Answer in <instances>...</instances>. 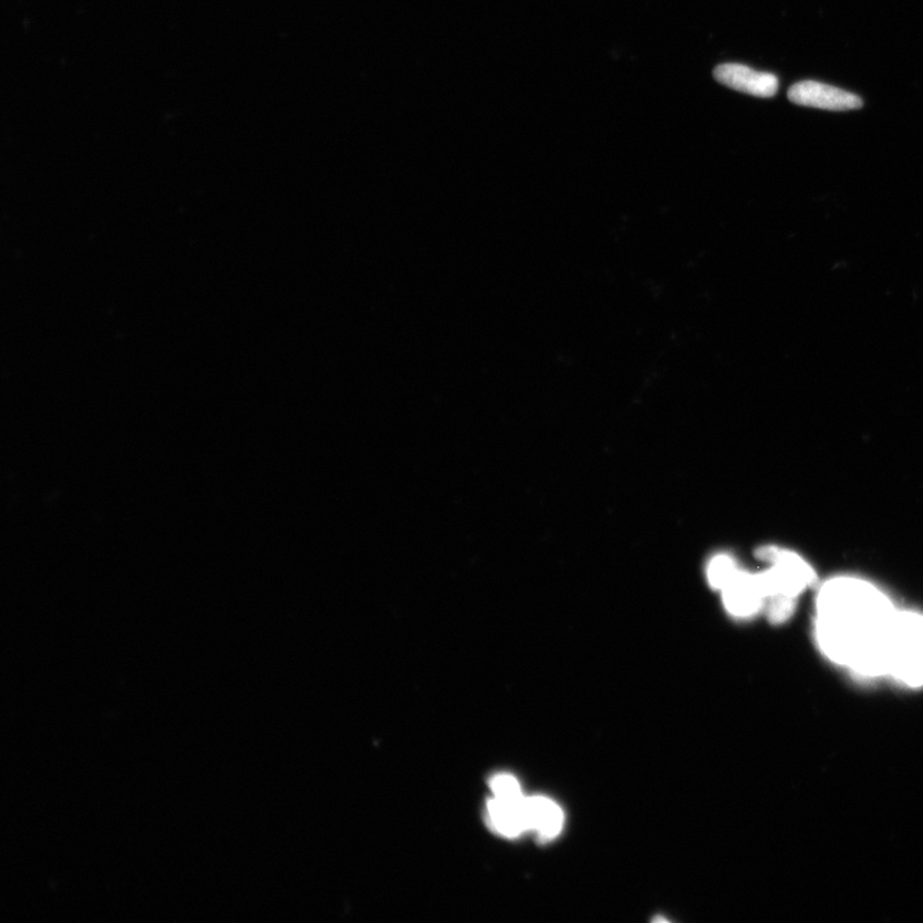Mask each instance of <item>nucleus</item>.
Masks as SVG:
<instances>
[{
  "mask_svg": "<svg viewBox=\"0 0 923 923\" xmlns=\"http://www.w3.org/2000/svg\"><path fill=\"white\" fill-rule=\"evenodd\" d=\"M818 608L821 617L862 629L888 628L896 615L890 600L875 586L846 577L823 585Z\"/></svg>",
  "mask_w": 923,
  "mask_h": 923,
  "instance_id": "1",
  "label": "nucleus"
},
{
  "mask_svg": "<svg viewBox=\"0 0 923 923\" xmlns=\"http://www.w3.org/2000/svg\"><path fill=\"white\" fill-rule=\"evenodd\" d=\"M798 105L828 111L858 110L864 102L856 94L818 81H802L792 86L788 94Z\"/></svg>",
  "mask_w": 923,
  "mask_h": 923,
  "instance_id": "2",
  "label": "nucleus"
},
{
  "mask_svg": "<svg viewBox=\"0 0 923 923\" xmlns=\"http://www.w3.org/2000/svg\"><path fill=\"white\" fill-rule=\"evenodd\" d=\"M867 629L841 620L828 619L819 616L815 637L823 653L838 665L848 666L858 640Z\"/></svg>",
  "mask_w": 923,
  "mask_h": 923,
  "instance_id": "3",
  "label": "nucleus"
},
{
  "mask_svg": "<svg viewBox=\"0 0 923 923\" xmlns=\"http://www.w3.org/2000/svg\"><path fill=\"white\" fill-rule=\"evenodd\" d=\"M724 607L738 619H750L766 607V597L762 592L757 574L740 570L734 582L722 592Z\"/></svg>",
  "mask_w": 923,
  "mask_h": 923,
  "instance_id": "4",
  "label": "nucleus"
},
{
  "mask_svg": "<svg viewBox=\"0 0 923 923\" xmlns=\"http://www.w3.org/2000/svg\"><path fill=\"white\" fill-rule=\"evenodd\" d=\"M713 76L722 86L754 97L772 98L779 90V80L775 75L755 71L743 65H721L716 67Z\"/></svg>",
  "mask_w": 923,
  "mask_h": 923,
  "instance_id": "5",
  "label": "nucleus"
},
{
  "mask_svg": "<svg viewBox=\"0 0 923 923\" xmlns=\"http://www.w3.org/2000/svg\"><path fill=\"white\" fill-rule=\"evenodd\" d=\"M891 630L890 674L900 682L919 688L923 685V650L910 639Z\"/></svg>",
  "mask_w": 923,
  "mask_h": 923,
  "instance_id": "6",
  "label": "nucleus"
},
{
  "mask_svg": "<svg viewBox=\"0 0 923 923\" xmlns=\"http://www.w3.org/2000/svg\"><path fill=\"white\" fill-rule=\"evenodd\" d=\"M525 811L528 829L533 831L540 841H552L562 833L564 814L554 800L547 797L526 798Z\"/></svg>",
  "mask_w": 923,
  "mask_h": 923,
  "instance_id": "7",
  "label": "nucleus"
},
{
  "mask_svg": "<svg viewBox=\"0 0 923 923\" xmlns=\"http://www.w3.org/2000/svg\"><path fill=\"white\" fill-rule=\"evenodd\" d=\"M525 800H508L494 798L487 803V820L492 829L508 838H515L528 831L526 821Z\"/></svg>",
  "mask_w": 923,
  "mask_h": 923,
  "instance_id": "8",
  "label": "nucleus"
},
{
  "mask_svg": "<svg viewBox=\"0 0 923 923\" xmlns=\"http://www.w3.org/2000/svg\"><path fill=\"white\" fill-rule=\"evenodd\" d=\"M739 571L740 569L732 556L728 554L716 555L708 564V583L713 589L723 592L734 582Z\"/></svg>",
  "mask_w": 923,
  "mask_h": 923,
  "instance_id": "9",
  "label": "nucleus"
},
{
  "mask_svg": "<svg viewBox=\"0 0 923 923\" xmlns=\"http://www.w3.org/2000/svg\"><path fill=\"white\" fill-rule=\"evenodd\" d=\"M892 630L898 634L910 639L915 645L923 650V616L913 612H896L891 621Z\"/></svg>",
  "mask_w": 923,
  "mask_h": 923,
  "instance_id": "10",
  "label": "nucleus"
},
{
  "mask_svg": "<svg viewBox=\"0 0 923 923\" xmlns=\"http://www.w3.org/2000/svg\"><path fill=\"white\" fill-rule=\"evenodd\" d=\"M797 599L790 595H774L768 598L765 607L768 620L774 624L787 622L796 612Z\"/></svg>",
  "mask_w": 923,
  "mask_h": 923,
  "instance_id": "11",
  "label": "nucleus"
},
{
  "mask_svg": "<svg viewBox=\"0 0 923 923\" xmlns=\"http://www.w3.org/2000/svg\"><path fill=\"white\" fill-rule=\"evenodd\" d=\"M493 797L498 799L517 800L522 799L521 785L516 777L509 774L494 776L491 781Z\"/></svg>",
  "mask_w": 923,
  "mask_h": 923,
  "instance_id": "12",
  "label": "nucleus"
}]
</instances>
